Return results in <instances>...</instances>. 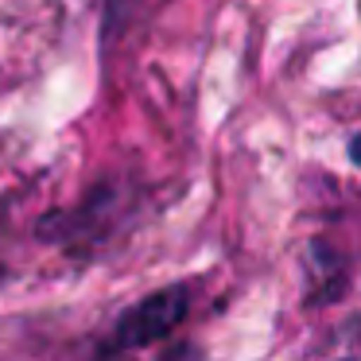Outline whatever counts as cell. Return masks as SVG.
Returning <instances> with one entry per match:
<instances>
[{
	"label": "cell",
	"mask_w": 361,
	"mask_h": 361,
	"mask_svg": "<svg viewBox=\"0 0 361 361\" xmlns=\"http://www.w3.org/2000/svg\"><path fill=\"white\" fill-rule=\"evenodd\" d=\"M190 311V291L183 283H171L164 291H152L148 299H140L136 307H128L117 322H113L109 334V353H128L140 350V345H152L156 338L171 334Z\"/></svg>",
	"instance_id": "6da1fadb"
}]
</instances>
